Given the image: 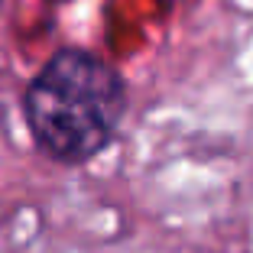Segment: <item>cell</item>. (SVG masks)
<instances>
[{"mask_svg": "<svg viewBox=\"0 0 253 253\" xmlns=\"http://www.w3.org/2000/svg\"><path fill=\"white\" fill-rule=\"evenodd\" d=\"M126 114L124 75L82 45H62L23 91V120L36 149L62 166H82L114 143Z\"/></svg>", "mask_w": 253, "mask_h": 253, "instance_id": "cell-1", "label": "cell"}]
</instances>
